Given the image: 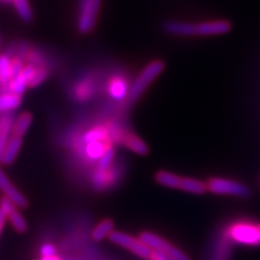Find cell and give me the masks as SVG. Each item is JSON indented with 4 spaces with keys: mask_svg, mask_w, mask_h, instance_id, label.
<instances>
[{
    "mask_svg": "<svg viewBox=\"0 0 260 260\" xmlns=\"http://www.w3.org/2000/svg\"><path fill=\"white\" fill-rule=\"evenodd\" d=\"M164 28L169 34L178 36H216L230 30L231 25L226 21H206L200 23L170 21Z\"/></svg>",
    "mask_w": 260,
    "mask_h": 260,
    "instance_id": "6da1fadb",
    "label": "cell"
},
{
    "mask_svg": "<svg viewBox=\"0 0 260 260\" xmlns=\"http://www.w3.org/2000/svg\"><path fill=\"white\" fill-rule=\"evenodd\" d=\"M164 67L165 65L161 61H153L146 65L129 87V100L136 101L139 99L142 93L146 90V88L156 79V77H158L162 70H164Z\"/></svg>",
    "mask_w": 260,
    "mask_h": 260,
    "instance_id": "7a4b0ae2",
    "label": "cell"
},
{
    "mask_svg": "<svg viewBox=\"0 0 260 260\" xmlns=\"http://www.w3.org/2000/svg\"><path fill=\"white\" fill-rule=\"evenodd\" d=\"M231 242L243 245H260V224L250 222H238L232 224L226 231Z\"/></svg>",
    "mask_w": 260,
    "mask_h": 260,
    "instance_id": "3957f363",
    "label": "cell"
},
{
    "mask_svg": "<svg viewBox=\"0 0 260 260\" xmlns=\"http://www.w3.org/2000/svg\"><path fill=\"white\" fill-rule=\"evenodd\" d=\"M139 239L153 251H158V253L164 254L174 260H190L182 250L152 232L141 233Z\"/></svg>",
    "mask_w": 260,
    "mask_h": 260,
    "instance_id": "277c9868",
    "label": "cell"
},
{
    "mask_svg": "<svg viewBox=\"0 0 260 260\" xmlns=\"http://www.w3.org/2000/svg\"><path fill=\"white\" fill-rule=\"evenodd\" d=\"M100 7L101 0H79L77 27L80 32L86 34L93 29Z\"/></svg>",
    "mask_w": 260,
    "mask_h": 260,
    "instance_id": "5b68a950",
    "label": "cell"
},
{
    "mask_svg": "<svg viewBox=\"0 0 260 260\" xmlns=\"http://www.w3.org/2000/svg\"><path fill=\"white\" fill-rule=\"evenodd\" d=\"M109 239L114 244H116V245L133 251L134 254L143 259L151 260L152 258L153 250L150 247L146 246L140 239H136L132 237V235H129L125 232H120V231H113L110 234Z\"/></svg>",
    "mask_w": 260,
    "mask_h": 260,
    "instance_id": "8992f818",
    "label": "cell"
},
{
    "mask_svg": "<svg viewBox=\"0 0 260 260\" xmlns=\"http://www.w3.org/2000/svg\"><path fill=\"white\" fill-rule=\"evenodd\" d=\"M207 190L219 195H231V197L246 198L250 191L245 184L225 178L210 179L207 183Z\"/></svg>",
    "mask_w": 260,
    "mask_h": 260,
    "instance_id": "52a82bcc",
    "label": "cell"
},
{
    "mask_svg": "<svg viewBox=\"0 0 260 260\" xmlns=\"http://www.w3.org/2000/svg\"><path fill=\"white\" fill-rule=\"evenodd\" d=\"M0 208L5 211L7 218H9L12 226L16 231L21 233L26 231L27 229L26 221L24 220V218L19 213V210L16 209V205L13 202H11L8 198L4 197L2 200H0Z\"/></svg>",
    "mask_w": 260,
    "mask_h": 260,
    "instance_id": "ba28073f",
    "label": "cell"
},
{
    "mask_svg": "<svg viewBox=\"0 0 260 260\" xmlns=\"http://www.w3.org/2000/svg\"><path fill=\"white\" fill-rule=\"evenodd\" d=\"M0 191L5 194L6 198L13 202L18 207L25 208L27 206V200L24 198L18 191V189L11 183L9 178L7 177V175L2 168H0Z\"/></svg>",
    "mask_w": 260,
    "mask_h": 260,
    "instance_id": "9c48e42d",
    "label": "cell"
},
{
    "mask_svg": "<svg viewBox=\"0 0 260 260\" xmlns=\"http://www.w3.org/2000/svg\"><path fill=\"white\" fill-rule=\"evenodd\" d=\"M35 71H36V68L34 65H30V64L26 65L25 68H23L20 74L10 81L9 86L12 93L21 95L24 91H25L26 87L29 86L30 80L32 76H34Z\"/></svg>",
    "mask_w": 260,
    "mask_h": 260,
    "instance_id": "30bf717a",
    "label": "cell"
},
{
    "mask_svg": "<svg viewBox=\"0 0 260 260\" xmlns=\"http://www.w3.org/2000/svg\"><path fill=\"white\" fill-rule=\"evenodd\" d=\"M12 116L10 114H4L0 117V164L3 162L4 152L8 141H9V136L12 132Z\"/></svg>",
    "mask_w": 260,
    "mask_h": 260,
    "instance_id": "8fae6325",
    "label": "cell"
},
{
    "mask_svg": "<svg viewBox=\"0 0 260 260\" xmlns=\"http://www.w3.org/2000/svg\"><path fill=\"white\" fill-rule=\"evenodd\" d=\"M22 146V137L13 136L11 139H9L7 143V146L4 152L3 162L6 165H10L14 161V159L18 156V154L21 150Z\"/></svg>",
    "mask_w": 260,
    "mask_h": 260,
    "instance_id": "7c38bea8",
    "label": "cell"
},
{
    "mask_svg": "<svg viewBox=\"0 0 260 260\" xmlns=\"http://www.w3.org/2000/svg\"><path fill=\"white\" fill-rule=\"evenodd\" d=\"M179 189L191 194H203L207 191V184L194 178H181Z\"/></svg>",
    "mask_w": 260,
    "mask_h": 260,
    "instance_id": "4fadbf2b",
    "label": "cell"
},
{
    "mask_svg": "<svg viewBox=\"0 0 260 260\" xmlns=\"http://www.w3.org/2000/svg\"><path fill=\"white\" fill-rule=\"evenodd\" d=\"M31 121H32V116L28 112L22 113L21 115L18 117V119L14 121V124L12 126L13 136L23 137L29 129V127L31 125Z\"/></svg>",
    "mask_w": 260,
    "mask_h": 260,
    "instance_id": "5bb4252c",
    "label": "cell"
},
{
    "mask_svg": "<svg viewBox=\"0 0 260 260\" xmlns=\"http://www.w3.org/2000/svg\"><path fill=\"white\" fill-rule=\"evenodd\" d=\"M156 181L158 184L166 186V188L170 189H179L180 186L181 177H179L176 174H173L170 172H165V170H161V172L156 174Z\"/></svg>",
    "mask_w": 260,
    "mask_h": 260,
    "instance_id": "9a60e30c",
    "label": "cell"
},
{
    "mask_svg": "<svg viewBox=\"0 0 260 260\" xmlns=\"http://www.w3.org/2000/svg\"><path fill=\"white\" fill-rule=\"evenodd\" d=\"M129 87H127V84L123 79L116 78L111 81L109 86V93L110 95L115 100H121L124 99L126 95H128Z\"/></svg>",
    "mask_w": 260,
    "mask_h": 260,
    "instance_id": "2e32d148",
    "label": "cell"
},
{
    "mask_svg": "<svg viewBox=\"0 0 260 260\" xmlns=\"http://www.w3.org/2000/svg\"><path fill=\"white\" fill-rule=\"evenodd\" d=\"M21 95L15 93H6L0 95V112L18 109L21 105Z\"/></svg>",
    "mask_w": 260,
    "mask_h": 260,
    "instance_id": "e0dca14e",
    "label": "cell"
},
{
    "mask_svg": "<svg viewBox=\"0 0 260 260\" xmlns=\"http://www.w3.org/2000/svg\"><path fill=\"white\" fill-rule=\"evenodd\" d=\"M231 240L228 238V235H224L223 238L220 239L218 242V245L214 251L213 259L211 260H228L230 256L231 250Z\"/></svg>",
    "mask_w": 260,
    "mask_h": 260,
    "instance_id": "ac0fdd59",
    "label": "cell"
},
{
    "mask_svg": "<svg viewBox=\"0 0 260 260\" xmlns=\"http://www.w3.org/2000/svg\"><path fill=\"white\" fill-rule=\"evenodd\" d=\"M11 76V61L8 55H0V85H10Z\"/></svg>",
    "mask_w": 260,
    "mask_h": 260,
    "instance_id": "d6986e66",
    "label": "cell"
},
{
    "mask_svg": "<svg viewBox=\"0 0 260 260\" xmlns=\"http://www.w3.org/2000/svg\"><path fill=\"white\" fill-rule=\"evenodd\" d=\"M113 232V222L109 219L101 221L92 230V239L95 241H102L105 238L110 237V234Z\"/></svg>",
    "mask_w": 260,
    "mask_h": 260,
    "instance_id": "ffe728a7",
    "label": "cell"
},
{
    "mask_svg": "<svg viewBox=\"0 0 260 260\" xmlns=\"http://www.w3.org/2000/svg\"><path fill=\"white\" fill-rule=\"evenodd\" d=\"M125 145L129 150L133 152L140 154V155H144V154L148 153V146L140 139V138H137L135 136H129L125 138Z\"/></svg>",
    "mask_w": 260,
    "mask_h": 260,
    "instance_id": "44dd1931",
    "label": "cell"
},
{
    "mask_svg": "<svg viewBox=\"0 0 260 260\" xmlns=\"http://www.w3.org/2000/svg\"><path fill=\"white\" fill-rule=\"evenodd\" d=\"M15 10L24 22H30L32 20V11L28 0H13Z\"/></svg>",
    "mask_w": 260,
    "mask_h": 260,
    "instance_id": "7402d4cb",
    "label": "cell"
},
{
    "mask_svg": "<svg viewBox=\"0 0 260 260\" xmlns=\"http://www.w3.org/2000/svg\"><path fill=\"white\" fill-rule=\"evenodd\" d=\"M114 159V150L112 148H107L102 154V156L98 159V173H107L111 167Z\"/></svg>",
    "mask_w": 260,
    "mask_h": 260,
    "instance_id": "603a6c76",
    "label": "cell"
},
{
    "mask_svg": "<svg viewBox=\"0 0 260 260\" xmlns=\"http://www.w3.org/2000/svg\"><path fill=\"white\" fill-rule=\"evenodd\" d=\"M105 138H107V130L102 127H96V128L89 130L88 133L85 134L84 141L86 143L103 142Z\"/></svg>",
    "mask_w": 260,
    "mask_h": 260,
    "instance_id": "cb8c5ba5",
    "label": "cell"
},
{
    "mask_svg": "<svg viewBox=\"0 0 260 260\" xmlns=\"http://www.w3.org/2000/svg\"><path fill=\"white\" fill-rule=\"evenodd\" d=\"M107 150L103 142H90L86 145V154L91 159H99Z\"/></svg>",
    "mask_w": 260,
    "mask_h": 260,
    "instance_id": "d4e9b609",
    "label": "cell"
},
{
    "mask_svg": "<svg viewBox=\"0 0 260 260\" xmlns=\"http://www.w3.org/2000/svg\"><path fill=\"white\" fill-rule=\"evenodd\" d=\"M48 77V71L44 68H39L36 69L34 76H32L30 83H29V87H37L38 85H40L43 81Z\"/></svg>",
    "mask_w": 260,
    "mask_h": 260,
    "instance_id": "484cf974",
    "label": "cell"
},
{
    "mask_svg": "<svg viewBox=\"0 0 260 260\" xmlns=\"http://www.w3.org/2000/svg\"><path fill=\"white\" fill-rule=\"evenodd\" d=\"M22 70H23V65H22L21 60L20 59H14L11 62V76H12V79L18 76L20 73L22 72Z\"/></svg>",
    "mask_w": 260,
    "mask_h": 260,
    "instance_id": "4316f807",
    "label": "cell"
},
{
    "mask_svg": "<svg viewBox=\"0 0 260 260\" xmlns=\"http://www.w3.org/2000/svg\"><path fill=\"white\" fill-rule=\"evenodd\" d=\"M55 247L51 244H45V245L40 249V253H42L43 257H51V256H55Z\"/></svg>",
    "mask_w": 260,
    "mask_h": 260,
    "instance_id": "83f0119b",
    "label": "cell"
},
{
    "mask_svg": "<svg viewBox=\"0 0 260 260\" xmlns=\"http://www.w3.org/2000/svg\"><path fill=\"white\" fill-rule=\"evenodd\" d=\"M151 260H174V259H172V258L164 255V254L158 253V251H153Z\"/></svg>",
    "mask_w": 260,
    "mask_h": 260,
    "instance_id": "f1b7e54d",
    "label": "cell"
},
{
    "mask_svg": "<svg viewBox=\"0 0 260 260\" xmlns=\"http://www.w3.org/2000/svg\"><path fill=\"white\" fill-rule=\"evenodd\" d=\"M6 220H7V215H6L5 211L2 208H0V234H2V231L4 229Z\"/></svg>",
    "mask_w": 260,
    "mask_h": 260,
    "instance_id": "f546056e",
    "label": "cell"
},
{
    "mask_svg": "<svg viewBox=\"0 0 260 260\" xmlns=\"http://www.w3.org/2000/svg\"><path fill=\"white\" fill-rule=\"evenodd\" d=\"M42 260H60L56 256H51V257H43Z\"/></svg>",
    "mask_w": 260,
    "mask_h": 260,
    "instance_id": "4dcf8cb0",
    "label": "cell"
},
{
    "mask_svg": "<svg viewBox=\"0 0 260 260\" xmlns=\"http://www.w3.org/2000/svg\"><path fill=\"white\" fill-rule=\"evenodd\" d=\"M6 2H9V0H6ZM12 2H13V0H12Z\"/></svg>",
    "mask_w": 260,
    "mask_h": 260,
    "instance_id": "1f68e13d",
    "label": "cell"
}]
</instances>
